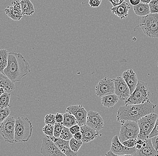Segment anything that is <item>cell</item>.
Wrapping results in <instances>:
<instances>
[{
    "label": "cell",
    "mask_w": 158,
    "mask_h": 156,
    "mask_svg": "<svg viewBox=\"0 0 158 156\" xmlns=\"http://www.w3.org/2000/svg\"><path fill=\"white\" fill-rule=\"evenodd\" d=\"M131 8L130 5L124 1L123 3L115 7L111 8V11L113 14L118 16L121 19L126 18L128 15V12Z\"/></svg>",
    "instance_id": "cell-20"
},
{
    "label": "cell",
    "mask_w": 158,
    "mask_h": 156,
    "mask_svg": "<svg viewBox=\"0 0 158 156\" xmlns=\"http://www.w3.org/2000/svg\"><path fill=\"white\" fill-rule=\"evenodd\" d=\"M135 148H136V150H140L142 149V145H136V146H135Z\"/></svg>",
    "instance_id": "cell-47"
},
{
    "label": "cell",
    "mask_w": 158,
    "mask_h": 156,
    "mask_svg": "<svg viewBox=\"0 0 158 156\" xmlns=\"http://www.w3.org/2000/svg\"><path fill=\"white\" fill-rule=\"evenodd\" d=\"M156 107L150 100L143 104L120 106L117 111L116 119L119 122L124 121L137 122L142 117L154 113Z\"/></svg>",
    "instance_id": "cell-2"
},
{
    "label": "cell",
    "mask_w": 158,
    "mask_h": 156,
    "mask_svg": "<svg viewBox=\"0 0 158 156\" xmlns=\"http://www.w3.org/2000/svg\"><path fill=\"white\" fill-rule=\"evenodd\" d=\"M157 66H158V62L157 63Z\"/></svg>",
    "instance_id": "cell-49"
},
{
    "label": "cell",
    "mask_w": 158,
    "mask_h": 156,
    "mask_svg": "<svg viewBox=\"0 0 158 156\" xmlns=\"http://www.w3.org/2000/svg\"><path fill=\"white\" fill-rule=\"evenodd\" d=\"M102 2L101 0H90L89 4L91 7L98 8L100 6Z\"/></svg>",
    "instance_id": "cell-37"
},
{
    "label": "cell",
    "mask_w": 158,
    "mask_h": 156,
    "mask_svg": "<svg viewBox=\"0 0 158 156\" xmlns=\"http://www.w3.org/2000/svg\"><path fill=\"white\" fill-rule=\"evenodd\" d=\"M118 97L115 94L105 96L101 98L102 104L107 108H112L118 102Z\"/></svg>",
    "instance_id": "cell-23"
},
{
    "label": "cell",
    "mask_w": 158,
    "mask_h": 156,
    "mask_svg": "<svg viewBox=\"0 0 158 156\" xmlns=\"http://www.w3.org/2000/svg\"><path fill=\"white\" fill-rule=\"evenodd\" d=\"M64 126L63 123H56L54 126V136L55 138H59Z\"/></svg>",
    "instance_id": "cell-32"
},
{
    "label": "cell",
    "mask_w": 158,
    "mask_h": 156,
    "mask_svg": "<svg viewBox=\"0 0 158 156\" xmlns=\"http://www.w3.org/2000/svg\"><path fill=\"white\" fill-rule=\"evenodd\" d=\"M86 125L95 131L99 132L103 129L104 123L99 113L97 112L90 110L88 112Z\"/></svg>",
    "instance_id": "cell-14"
},
{
    "label": "cell",
    "mask_w": 158,
    "mask_h": 156,
    "mask_svg": "<svg viewBox=\"0 0 158 156\" xmlns=\"http://www.w3.org/2000/svg\"><path fill=\"white\" fill-rule=\"evenodd\" d=\"M157 136H158V117L156 121L154 129H153V131H152L151 134L148 136V138L151 139V138H153V137Z\"/></svg>",
    "instance_id": "cell-36"
},
{
    "label": "cell",
    "mask_w": 158,
    "mask_h": 156,
    "mask_svg": "<svg viewBox=\"0 0 158 156\" xmlns=\"http://www.w3.org/2000/svg\"><path fill=\"white\" fill-rule=\"evenodd\" d=\"M122 77L128 85L130 93L132 94L138 85V81L137 75L132 69H129L123 72Z\"/></svg>",
    "instance_id": "cell-16"
},
{
    "label": "cell",
    "mask_w": 158,
    "mask_h": 156,
    "mask_svg": "<svg viewBox=\"0 0 158 156\" xmlns=\"http://www.w3.org/2000/svg\"><path fill=\"white\" fill-rule=\"evenodd\" d=\"M83 144V143L82 141H77L74 139L73 137L69 141V146L74 153H78Z\"/></svg>",
    "instance_id": "cell-28"
},
{
    "label": "cell",
    "mask_w": 158,
    "mask_h": 156,
    "mask_svg": "<svg viewBox=\"0 0 158 156\" xmlns=\"http://www.w3.org/2000/svg\"><path fill=\"white\" fill-rule=\"evenodd\" d=\"M73 135L70 132L69 128L64 127L59 138L65 141H69L73 138Z\"/></svg>",
    "instance_id": "cell-29"
},
{
    "label": "cell",
    "mask_w": 158,
    "mask_h": 156,
    "mask_svg": "<svg viewBox=\"0 0 158 156\" xmlns=\"http://www.w3.org/2000/svg\"><path fill=\"white\" fill-rule=\"evenodd\" d=\"M5 92L4 90L2 88L0 87V96L2 95Z\"/></svg>",
    "instance_id": "cell-48"
},
{
    "label": "cell",
    "mask_w": 158,
    "mask_h": 156,
    "mask_svg": "<svg viewBox=\"0 0 158 156\" xmlns=\"http://www.w3.org/2000/svg\"><path fill=\"white\" fill-rule=\"evenodd\" d=\"M33 126L27 117L19 116L15 120V143L27 142L32 135Z\"/></svg>",
    "instance_id": "cell-3"
},
{
    "label": "cell",
    "mask_w": 158,
    "mask_h": 156,
    "mask_svg": "<svg viewBox=\"0 0 158 156\" xmlns=\"http://www.w3.org/2000/svg\"><path fill=\"white\" fill-rule=\"evenodd\" d=\"M69 130H70L71 133L74 135L76 133L80 132L81 131V126H79L78 124H77V125H74L71 128H69Z\"/></svg>",
    "instance_id": "cell-38"
},
{
    "label": "cell",
    "mask_w": 158,
    "mask_h": 156,
    "mask_svg": "<svg viewBox=\"0 0 158 156\" xmlns=\"http://www.w3.org/2000/svg\"><path fill=\"white\" fill-rule=\"evenodd\" d=\"M30 65L25 58L20 53L10 52L8 65L4 74L13 83L19 82L30 73Z\"/></svg>",
    "instance_id": "cell-1"
},
{
    "label": "cell",
    "mask_w": 158,
    "mask_h": 156,
    "mask_svg": "<svg viewBox=\"0 0 158 156\" xmlns=\"http://www.w3.org/2000/svg\"><path fill=\"white\" fill-rule=\"evenodd\" d=\"M149 5L151 14H158V0H152Z\"/></svg>",
    "instance_id": "cell-34"
},
{
    "label": "cell",
    "mask_w": 158,
    "mask_h": 156,
    "mask_svg": "<svg viewBox=\"0 0 158 156\" xmlns=\"http://www.w3.org/2000/svg\"><path fill=\"white\" fill-rule=\"evenodd\" d=\"M44 123L46 125L49 124V125L54 126L56 123L55 115L49 114L46 115L44 118Z\"/></svg>",
    "instance_id": "cell-33"
},
{
    "label": "cell",
    "mask_w": 158,
    "mask_h": 156,
    "mask_svg": "<svg viewBox=\"0 0 158 156\" xmlns=\"http://www.w3.org/2000/svg\"><path fill=\"white\" fill-rule=\"evenodd\" d=\"M150 96L148 83L138 81L135 91L125 102V105L143 104L149 101Z\"/></svg>",
    "instance_id": "cell-4"
},
{
    "label": "cell",
    "mask_w": 158,
    "mask_h": 156,
    "mask_svg": "<svg viewBox=\"0 0 158 156\" xmlns=\"http://www.w3.org/2000/svg\"><path fill=\"white\" fill-rule=\"evenodd\" d=\"M49 138L66 156H78V153H74L71 150L69 141H64L60 138H55L54 136Z\"/></svg>",
    "instance_id": "cell-17"
},
{
    "label": "cell",
    "mask_w": 158,
    "mask_h": 156,
    "mask_svg": "<svg viewBox=\"0 0 158 156\" xmlns=\"http://www.w3.org/2000/svg\"><path fill=\"white\" fill-rule=\"evenodd\" d=\"M133 9L135 14L139 16H146L151 14L149 5L141 2L138 5L133 6Z\"/></svg>",
    "instance_id": "cell-24"
},
{
    "label": "cell",
    "mask_w": 158,
    "mask_h": 156,
    "mask_svg": "<svg viewBox=\"0 0 158 156\" xmlns=\"http://www.w3.org/2000/svg\"><path fill=\"white\" fill-rule=\"evenodd\" d=\"M19 2L23 15H31L34 13V6L30 0H21Z\"/></svg>",
    "instance_id": "cell-22"
},
{
    "label": "cell",
    "mask_w": 158,
    "mask_h": 156,
    "mask_svg": "<svg viewBox=\"0 0 158 156\" xmlns=\"http://www.w3.org/2000/svg\"><path fill=\"white\" fill-rule=\"evenodd\" d=\"M0 87L4 90L5 92L10 93L15 89L14 83L11 82L5 75L0 72Z\"/></svg>",
    "instance_id": "cell-21"
},
{
    "label": "cell",
    "mask_w": 158,
    "mask_h": 156,
    "mask_svg": "<svg viewBox=\"0 0 158 156\" xmlns=\"http://www.w3.org/2000/svg\"><path fill=\"white\" fill-rule=\"evenodd\" d=\"M129 2L132 5L136 6L140 3V0H129Z\"/></svg>",
    "instance_id": "cell-44"
},
{
    "label": "cell",
    "mask_w": 158,
    "mask_h": 156,
    "mask_svg": "<svg viewBox=\"0 0 158 156\" xmlns=\"http://www.w3.org/2000/svg\"><path fill=\"white\" fill-rule=\"evenodd\" d=\"M80 132L82 134L81 141L83 143H88L94 141L99 135L98 131H95L86 125L81 126Z\"/></svg>",
    "instance_id": "cell-18"
},
{
    "label": "cell",
    "mask_w": 158,
    "mask_h": 156,
    "mask_svg": "<svg viewBox=\"0 0 158 156\" xmlns=\"http://www.w3.org/2000/svg\"><path fill=\"white\" fill-rule=\"evenodd\" d=\"M140 26L144 34L148 37L158 38V14H150L142 17Z\"/></svg>",
    "instance_id": "cell-5"
},
{
    "label": "cell",
    "mask_w": 158,
    "mask_h": 156,
    "mask_svg": "<svg viewBox=\"0 0 158 156\" xmlns=\"http://www.w3.org/2000/svg\"><path fill=\"white\" fill-rule=\"evenodd\" d=\"M151 1H150V0H147V1H145V0H141V1H140V2H141V3H143L146 4H149Z\"/></svg>",
    "instance_id": "cell-46"
},
{
    "label": "cell",
    "mask_w": 158,
    "mask_h": 156,
    "mask_svg": "<svg viewBox=\"0 0 158 156\" xmlns=\"http://www.w3.org/2000/svg\"><path fill=\"white\" fill-rule=\"evenodd\" d=\"M124 0H109L110 2L112 5V7H115L123 3Z\"/></svg>",
    "instance_id": "cell-41"
},
{
    "label": "cell",
    "mask_w": 158,
    "mask_h": 156,
    "mask_svg": "<svg viewBox=\"0 0 158 156\" xmlns=\"http://www.w3.org/2000/svg\"><path fill=\"white\" fill-rule=\"evenodd\" d=\"M158 115L153 113L146 115L138 120L137 123L139 128V134L138 139L145 141L153 131L157 119Z\"/></svg>",
    "instance_id": "cell-6"
},
{
    "label": "cell",
    "mask_w": 158,
    "mask_h": 156,
    "mask_svg": "<svg viewBox=\"0 0 158 156\" xmlns=\"http://www.w3.org/2000/svg\"><path fill=\"white\" fill-rule=\"evenodd\" d=\"M115 92L114 81L112 79L105 78L98 83L95 87V94L99 97L114 94Z\"/></svg>",
    "instance_id": "cell-9"
},
{
    "label": "cell",
    "mask_w": 158,
    "mask_h": 156,
    "mask_svg": "<svg viewBox=\"0 0 158 156\" xmlns=\"http://www.w3.org/2000/svg\"><path fill=\"white\" fill-rule=\"evenodd\" d=\"M121 128L118 139L120 142L129 139H137L139 134V128L138 123L133 121H120Z\"/></svg>",
    "instance_id": "cell-7"
},
{
    "label": "cell",
    "mask_w": 158,
    "mask_h": 156,
    "mask_svg": "<svg viewBox=\"0 0 158 156\" xmlns=\"http://www.w3.org/2000/svg\"><path fill=\"white\" fill-rule=\"evenodd\" d=\"M55 119L56 123H63L64 121V114L60 113H56L55 114Z\"/></svg>",
    "instance_id": "cell-39"
},
{
    "label": "cell",
    "mask_w": 158,
    "mask_h": 156,
    "mask_svg": "<svg viewBox=\"0 0 158 156\" xmlns=\"http://www.w3.org/2000/svg\"><path fill=\"white\" fill-rule=\"evenodd\" d=\"M114 81V94L121 101L126 102L131 95L130 89L122 77L113 79Z\"/></svg>",
    "instance_id": "cell-10"
},
{
    "label": "cell",
    "mask_w": 158,
    "mask_h": 156,
    "mask_svg": "<svg viewBox=\"0 0 158 156\" xmlns=\"http://www.w3.org/2000/svg\"><path fill=\"white\" fill-rule=\"evenodd\" d=\"M12 6L7 7L5 10V13L8 17L15 21L20 20L23 16L20 3L19 1L12 2Z\"/></svg>",
    "instance_id": "cell-15"
},
{
    "label": "cell",
    "mask_w": 158,
    "mask_h": 156,
    "mask_svg": "<svg viewBox=\"0 0 158 156\" xmlns=\"http://www.w3.org/2000/svg\"><path fill=\"white\" fill-rule=\"evenodd\" d=\"M151 141L155 150L158 151V136L151 138Z\"/></svg>",
    "instance_id": "cell-40"
},
{
    "label": "cell",
    "mask_w": 158,
    "mask_h": 156,
    "mask_svg": "<svg viewBox=\"0 0 158 156\" xmlns=\"http://www.w3.org/2000/svg\"><path fill=\"white\" fill-rule=\"evenodd\" d=\"M106 156H133L131 155H116L113 154L111 151H109L106 154Z\"/></svg>",
    "instance_id": "cell-43"
},
{
    "label": "cell",
    "mask_w": 158,
    "mask_h": 156,
    "mask_svg": "<svg viewBox=\"0 0 158 156\" xmlns=\"http://www.w3.org/2000/svg\"><path fill=\"white\" fill-rule=\"evenodd\" d=\"M137 139H129L127 141L122 142L123 145L128 148H133L135 147Z\"/></svg>",
    "instance_id": "cell-35"
},
{
    "label": "cell",
    "mask_w": 158,
    "mask_h": 156,
    "mask_svg": "<svg viewBox=\"0 0 158 156\" xmlns=\"http://www.w3.org/2000/svg\"><path fill=\"white\" fill-rule=\"evenodd\" d=\"M40 153L44 156H66L54 142L46 136L42 140Z\"/></svg>",
    "instance_id": "cell-11"
},
{
    "label": "cell",
    "mask_w": 158,
    "mask_h": 156,
    "mask_svg": "<svg viewBox=\"0 0 158 156\" xmlns=\"http://www.w3.org/2000/svg\"><path fill=\"white\" fill-rule=\"evenodd\" d=\"M10 94L5 92L0 96V108H5L10 107Z\"/></svg>",
    "instance_id": "cell-27"
},
{
    "label": "cell",
    "mask_w": 158,
    "mask_h": 156,
    "mask_svg": "<svg viewBox=\"0 0 158 156\" xmlns=\"http://www.w3.org/2000/svg\"><path fill=\"white\" fill-rule=\"evenodd\" d=\"M73 137L74 139L77 140V141H81L82 136L81 133V132L80 131V132H77V133L74 134Z\"/></svg>",
    "instance_id": "cell-42"
},
{
    "label": "cell",
    "mask_w": 158,
    "mask_h": 156,
    "mask_svg": "<svg viewBox=\"0 0 158 156\" xmlns=\"http://www.w3.org/2000/svg\"><path fill=\"white\" fill-rule=\"evenodd\" d=\"M110 151L116 155H133L137 152L136 148H128L123 145L119 141L118 136H114L111 141Z\"/></svg>",
    "instance_id": "cell-12"
},
{
    "label": "cell",
    "mask_w": 158,
    "mask_h": 156,
    "mask_svg": "<svg viewBox=\"0 0 158 156\" xmlns=\"http://www.w3.org/2000/svg\"><path fill=\"white\" fill-rule=\"evenodd\" d=\"M66 112L75 116L79 126L86 125L88 112L82 105H71L67 108Z\"/></svg>",
    "instance_id": "cell-13"
},
{
    "label": "cell",
    "mask_w": 158,
    "mask_h": 156,
    "mask_svg": "<svg viewBox=\"0 0 158 156\" xmlns=\"http://www.w3.org/2000/svg\"><path fill=\"white\" fill-rule=\"evenodd\" d=\"M10 113V108H0V123H2L9 116Z\"/></svg>",
    "instance_id": "cell-31"
},
{
    "label": "cell",
    "mask_w": 158,
    "mask_h": 156,
    "mask_svg": "<svg viewBox=\"0 0 158 156\" xmlns=\"http://www.w3.org/2000/svg\"><path fill=\"white\" fill-rule=\"evenodd\" d=\"M8 55V51L6 49L0 50V72L3 74L4 70L7 66Z\"/></svg>",
    "instance_id": "cell-25"
},
{
    "label": "cell",
    "mask_w": 158,
    "mask_h": 156,
    "mask_svg": "<svg viewBox=\"0 0 158 156\" xmlns=\"http://www.w3.org/2000/svg\"><path fill=\"white\" fill-rule=\"evenodd\" d=\"M63 124L64 127L70 128L74 125L77 124V122L73 115L68 112H66L64 114V121Z\"/></svg>",
    "instance_id": "cell-26"
},
{
    "label": "cell",
    "mask_w": 158,
    "mask_h": 156,
    "mask_svg": "<svg viewBox=\"0 0 158 156\" xmlns=\"http://www.w3.org/2000/svg\"><path fill=\"white\" fill-rule=\"evenodd\" d=\"M15 120L13 116H9L0 126V134L5 142L13 144L15 142Z\"/></svg>",
    "instance_id": "cell-8"
},
{
    "label": "cell",
    "mask_w": 158,
    "mask_h": 156,
    "mask_svg": "<svg viewBox=\"0 0 158 156\" xmlns=\"http://www.w3.org/2000/svg\"><path fill=\"white\" fill-rule=\"evenodd\" d=\"M146 145L142 147L140 150H137V156H158V151L153 147L151 139L148 138L145 140Z\"/></svg>",
    "instance_id": "cell-19"
},
{
    "label": "cell",
    "mask_w": 158,
    "mask_h": 156,
    "mask_svg": "<svg viewBox=\"0 0 158 156\" xmlns=\"http://www.w3.org/2000/svg\"><path fill=\"white\" fill-rule=\"evenodd\" d=\"M144 143V141H143V140H141V139H137V142H136V145H143Z\"/></svg>",
    "instance_id": "cell-45"
},
{
    "label": "cell",
    "mask_w": 158,
    "mask_h": 156,
    "mask_svg": "<svg viewBox=\"0 0 158 156\" xmlns=\"http://www.w3.org/2000/svg\"><path fill=\"white\" fill-rule=\"evenodd\" d=\"M42 131L44 132L45 136L48 138H50L54 136V126L53 125H45L42 129Z\"/></svg>",
    "instance_id": "cell-30"
}]
</instances>
